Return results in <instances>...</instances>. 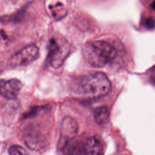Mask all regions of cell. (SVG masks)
<instances>
[{"label": "cell", "mask_w": 155, "mask_h": 155, "mask_svg": "<svg viewBox=\"0 0 155 155\" xmlns=\"http://www.w3.org/2000/svg\"><path fill=\"white\" fill-rule=\"evenodd\" d=\"M151 7L153 10H154L155 11V1H154L152 4H151Z\"/></svg>", "instance_id": "14"}, {"label": "cell", "mask_w": 155, "mask_h": 155, "mask_svg": "<svg viewBox=\"0 0 155 155\" xmlns=\"http://www.w3.org/2000/svg\"><path fill=\"white\" fill-rule=\"evenodd\" d=\"M48 48V59L50 65L54 68H59L69 54L68 44L63 39L53 38L50 41Z\"/></svg>", "instance_id": "3"}, {"label": "cell", "mask_w": 155, "mask_h": 155, "mask_svg": "<svg viewBox=\"0 0 155 155\" xmlns=\"http://www.w3.org/2000/svg\"><path fill=\"white\" fill-rule=\"evenodd\" d=\"M148 79L150 82L153 86L155 87V66L152 67L148 73Z\"/></svg>", "instance_id": "11"}, {"label": "cell", "mask_w": 155, "mask_h": 155, "mask_svg": "<svg viewBox=\"0 0 155 155\" xmlns=\"http://www.w3.org/2000/svg\"><path fill=\"white\" fill-rule=\"evenodd\" d=\"M78 124L75 120L70 117L64 118L61 124V137L65 144L68 140L71 139L78 132Z\"/></svg>", "instance_id": "6"}, {"label": "cell", "mask_w": 155, "mask_h": 155, "mask_svg": "<svg viewBox=\"0 0 155 155\" xmlns=\"http://www.w3.org/2000/svg\"><path fill=\"white\" fill-rule=\"evenodd\" d=\"M8 152L10 154L15 155V154H26V151L25 149L19 146V145H12L11 146L8 150Z\"/></svg>", "instance_id": "9"}, {"label": "cell", "mask_w": 155, "mask_h": 155, "mask_svg": "<svg viewBox=\"0 0 155 155\" xmlns=\"http://www.w3.org/2000/svg\"><path fill=\"white\" fill-rule=\"evenodd\" d=\"M22 86V82L18 79H2L0 81V94L8 99H14L18 96Z\"/></svg>", "instance_id": "5"}, {"label": "cell", "mask_w": 155, "mask_h": 155, "mask_svg": "<svg viewBox=\"0 0 155 155\" xmlns=\"http://www.w3.org/2000/svg\"><path fill=\"white\" fill-rule=\"evenodd\" d=\"M84 154H101L104 153V147L101 141L91 137L83 142Z\"/></svg>", "instance_id": "7"}, {"label": "cell", "mask_w": 155, "mask_h": 155, "mask_svg": "<svg viewBox=\"0 0 155 155\" xmlns=\"http://www.w3.org/2000/svg\"><path fill=\"white\" fill-rule=\"evenodd\" d=\"M24 11H21L17 13H15L13 15H10L9 16H4V17H2L0 19V21L5 22V21H19L21 18H22L23 16V13H24Z\"/></svg>", "instance_id": "10"}, {"label": "cell", "mask_w": 155, "mask_h": 155, "mask_svg": "<svg viewBox=\"0 0 155 155\" xmlns=\"http://www.w3.org/2000/svg\"><path fill=\"white\" fill-rule=\"evenodd\" d=\"M84 59L94 67H103L113 61L117 55L115 48L109 42L96 41L86 44L82 49Z\"/></svg>", "instance_id": "2"}, {"label": "cell", "mask_w": 155, "mask_h": 155, "mask_svg": "<svg viewBox=\"0 0 155 155\" xmlns=\"http://www.w3.org/2000/svg\"><path fill=\"white\" fill-rule=\"evenodd\" d=\"M111 88L110 81L104 73L93 71L78 79L75 82L74 91L81 97L96 99L108 94Z\"/></svg>", "instance_id": "1"}, {"label": "cell", "mask_w": 155, "mask_h": 155, "mask_svg": "<svg viewBox=\"0 0 155 155\" xmlns=\"http://www.w3.org/2000/svg\"><path fill=\"white\" fill-rule=\"evenodd\" d=\"M145 25L148 28H153L155 27V20L152 18H149L145 21Z\"/></svg>", "instance_id": "12"}, {"label": "cell", "mask_w": 155, "mask_h": 155, "mask_svg": "<svg viewBox=\"0 0 155 155\" xmlns=\"http://www.w3.org/2000/svg\"><path fill=\"white\" fill-rule=\"evenodd\" d=\"M39 56V48L35 44H30L15 53L10 59L12 67H21L29 65Z\"/></svg>", "instance_id": "4"}, {"label": "cell", "mask_w": 155, "mask_h": 155, "mask_svg": "<svg viewBox=\"0 0 155 155\" xmlns=\"http://www.w3.org/2000/svg\"><path fill=\"white\" fill-rule=\"evenodd\" d=\"M109 117V111L107 107H101L96 108L94 112V118L99 124H104L107 122Z\"/></svg>", "instance_id": "8"}, {"label": "cell", "mask_w": 155, "mask_h": 155, "mask_svg": "<svg viewBox=\"0 0 155 155\" xmlns=\"http://www.w3.org/2000/svg\"><path fill=\"white\" fill-rule=\"evenodd\" d=\"M7 38V35L5 34V31L3 30L0 31V40L2 39L3 40H5Z\"/></svg>", "instance_id": "13"}]
</instances>
